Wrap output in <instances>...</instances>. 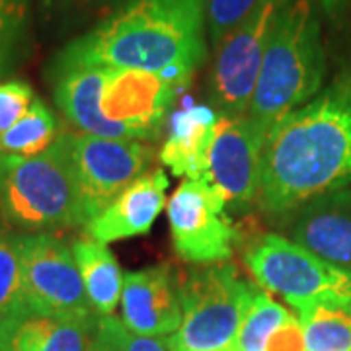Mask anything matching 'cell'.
<instances>
[{"mask_svg":"<svg viewBox=\"0 0 351 351\" xmlns=\"http://www.w3.org/2000/svg\"><path fill=\"white\" fill-rule=\"evenodd\" d=\"M57 141V119L41 100L36 98L24 117L0 133L2 156H36Z\"/></svg>","mask_w":351,"mask_h":351,"instance_id":"21","label":"cell"},{"mask_svg":"<svg viewBox=\"0 0 351 351\" xmlns=\"http://www.w3.org/2000/svg\"><path fill=\"white\" fill-rule=\"evenodd\" d=\"M254 285L230 263L191 269L178 285L182 326L170 336V351L228 350L239 334Z\"/></svg>","mask_w":351,"mask_h":351,"instance_id":"5","label":"cell"},{"mask_svg":"<svg viewBox=\"0 0 351 351\" xmlns=\"http://www.w3.org/2000/svg\"><path fill=\"white\" fill-rule=\"evenodd\" d=\"M24 306L18 237L0 232V318Z\"/></svg>","mask_w":351,"mask_h":351,"instance_id":"25","label":"cell"},{"mask_svg":"<svg viewBox=\"0 0 351 351\" xmlns=\"http://www.w3.org/2000/svg\"><path fill=\"white\" fill-rule=\"evenodd\" d=\"M293 314L283 304L271 299V295L254 289L250 304L242 318L239 334L232 341V351H265L269 338Z\"/></svg>","mask_w":351,"mask_h":351,"instance_id":"22","label":"cell"},{"mask_svg":"<svg viewBox=\"0 0 351 351\" xmlns=\"http://www.w3.org/2000/svg\"><path fill=\"white\" fill-rule=\"evenodd\" d=\"M226 201L209 182L184 180L168 201L174 250L197 265L226 262L239 232L226 217Z\"/></svg>","mask_w":351,"mask_h":351,"instance_id":"8","label":"cell"},{"mask_svg":"<svg viewBox=\"0 0 351 351\" xmlns=\"http://www.w3.org/2000/svg\"><path fill=\"white\" fill-rule=\"evenodd\" d=\"M121 322L145 338L172 336L180 330L182 304L168 265L123 274Z\"/></svg>","mask_w":351,"mask_h":351,"instance_id":"13","label":"cell"},{"mask_svg":"<svg viewBox=\"0 0 351 351\" xmlns=\"http://www.w3.org/2000/svg\"><path fill=\"white\" fill-rule=\"evenodd\" d=\"M279 4L281 0H260L215 47L211 92L223 115H246L248 112Z\"/></svg>","mask_w":351,"mask_h":351,"instance_id":"10","label":"cell"},{"mask_svg":"<svg viewBox=\"0 0 351 351\" xmlns=\"http://www.w3.org/2000/svg\"><path fill=\"white\" fill-rule=\"evenodd\" d=\"M32 0H0V78L24 59L29 43Z\"/></svg>","mask_w":351,"mask_h":351,"instance_id":"23","label":"cell"},{"mask_svg":"<svg viewBox=\"0 0 351 351\" xmlns=\"http://www.w3.org/2000/svg\"><path fill=\"white\" fill-rule=\"evenodd\" d=\"M244 260L254 279L267 293L283 297L299 316L322 299L351 293V274L279 234L252 242Z\"/></svg>","mask_w":351,"mask_h":351,"instance_id":"6","label":"cell"},{"mask_svg":"<svg viewBox=\"0 0 351 351\" xmlns=\"http://www.w3.org/2000/svg\"><path fill=\"white\" fill-rule=\"evenodd\" d=\"M351 188V71L277 121L265 135L258 203L289 215Z\"/></svg>","mask_w":351,"mask_h":351,"instance_id":"1","label":"cell"},{"mask_svg":"<svg viewBox=\"0 0 351 351\" xmlns=\"http://www.w3.org/2000/svg\"><path fill=\"white\" fill-rule=\"evenodd\" d=\"M322 4L332 16H346L351 20V0H322Z\"/></svg>","mask_w":351,"mask_h":351,"instance_id":"30","label":"cell"},{"mask_svg":"<svg viewBox=\"0 0 351 351\" xmlns=\"http://www.w3.org/2000/svg\"><path fill=\"white\" fill-rule=\"evenodd\" d=\"M24 306L39 313L94 320L96 313L88 301L73 248L47 234L18 237Z\"/></svg>","mask_w":351,"mask_h":351,"instance_id":"7","label":"cell"},{"mask_svg":"<svg viewBox=\"0 0 351 351\" xmlns=\"http://www.w3.org/2000/svg\"><path fill=\"white\" fill-rule=\"evenodd\" d=\"M299 320L306 351H351V293L318 301Z\"/></svg>","mask_w":351,"mask_h":351,"instance_id":"20","label":"cell"},{"mask_svg":"<svg viewBox=\"0 0 351 351\" xmlns=\"http://www.w3.org/2000/svg\"><path fill=\"white\" fill-rule=\"evenodd\" d=\"M34 101H36V94L29 84L22 80L0 82V133L18 123Z\"/></svg>","mask_w":351,"mask_h":351,"instance_id":"27","label":"cell"},{"mask_svg":"<svg viewBox=\"0 0 351 351\" xmlns=\"http://www.w3.org/2000/svg\"><path fill=\"white\" fill-rule=\"evenodd\" d=\"M0 211L24 230L86 223L66 135L36 156L0 158Z\"/></svg>","mask_w":351,"mask_h":351,"instance_id":"4","label":"cell"},{"mask_svg":"<svg viewBox=\"0 0 351 351\" xmlns=\"http://www.w3.org/2000/svg\"><path fill=\"white\" fill-rule=\"evenodd\" d=\"M110 2L113 0H39V6L57 20H78L108 6Z\"/></svg>","mask_w":351,"mask_h":351,"instance_id":"28","label":"cell"},{"mask_svg":"<svg viewBox=\"0 0 351 351\" xmlns=\"http://www.w3.org/2000/svg\"><path fill=\"white\" fill-rule=\"evenodd\" d=\"M71 248L96 316H112L123 289V274L115 256L108 244L94 239L76 240Z\"/></svg>","mask_w":351,"mask_h":351,"instance_id":"19","label":"cell"},{"mask_svg":"<svg viewBox=\"0 0 351 351\" xmlns=\"http://www.w3.org/2000/svg\"><path fill=\"white\" fill-rule=\"evenodd\" d=\"M96 318H63L22 306L0 318V351H86Z\"/></svg>","mask_w":351,"mask_h":351,"instance_id":"16","label":"cell"},{"mask_svg":"<svg viewBox=\"0 0 351 351\" xmlns=\"http://www.w3.org/2000/svg\"><path fill=\"white\" fill-rule=\"evenodd\" d=\"M66 143L86 223L100 215L131 182L145 174L152 160L151 147L135 138L82 133L66 135Z\"/></svg>","mask_w":351,"mask_h":351,"instance_id":"9","label":"cell"},{"mask_svg":"<svg viewBox=\"0 0 351 351\" xmlns=\"http://www.w3.org/2000/svg\"><path fill=\"white\" fill-rule=\"evenodd\" d=\"M86 351H170L168 339L145 338L127 330L117 316H98Z\"/></svg>","mask_w":351,"mask_h":351,"instance_id":"24","label":"cell"},{"mask_svg":"<svg viewBox=\"0 0 351 351\" xmlns=\"http://www.w3.org/2000/svg\"><path fill=\"white\" fill-rule=\"evenodd\" d=\"M326 51L316 0H281L246 115L269 131L320 92Z\"/></svg>","mask_w":351,"mask_h":351,"instance_id":"3","label":"cell"},{"mask_svg":"<svg viewBox=\"0 0 351 351\" xmlns=\"http://www.w3.org/2000/svg\"><path fill=\"white\" fill-rule=\"evenodd\" d=\"M289 239L351 274V188L320 195L295 209Z\"/></svg>","mask_w":351,"mask_h":351,"instance_id":"14","label":"cell"},{"mask_svg":"<svg viewBox=\"0 0 351 351\" xmlns=\"http://www.w3.org/2000/svg\"><path fill=\"white\" fill-rule=\"evenodd\" d=\"M260 0H207V29L217 47L258 6Z\"/></svg>","mask_w":351,"mask_h":351,"instance_id":"26","label":"cell"},{"mask_svg":"<svg viewBox=\"0 0 351 351\" xmlns=\"http://www.w3.org/2000/svg\"><path fill=\"white\" fill-rule=\"evenodd\" d=\"M221 351H232V350H230V348H228V350H221Z\"/></svg>","mask_w":351,"mask_h":351,"instance_id":"31","label":"cell"},{"mask_svg":"<svg viewBox=\"0 0 351 351\" xmlns=\"http://www.w3.org/2000/svg\"><path fill=\"white\" fill-rule=\"evenodd\" d=\"M180 88L172 80L147 71L106 69L101 115L115 125L125 127L131 138L156 137Z\"/></svg>","mask_w":351,"mask_h":351,"instance_id":"12","label":"cell"},{"mask_svg":"<svg viewBox=\"0 0 351 351\" xmlns=\"http://www.w3.org/2000/svg\"><path fill=\"white\" fill-rule=\"evenodd\" d=\"M265 351H306L301 320L291 316L283 326L277 328L267 341Z\"/></svg>","mask_w":351,"mask_h":351,"instance_id":"29","label":"cell"},{"mask_svg":"<svg viewBox=\"0 0 351 351\" xmlns=\"http://www.w3.org/2000/svg\"><path fill=\"white\" fill-rule=\"evenodd\" d=\"M168 176L160 168L138 176L100 215L84 225L88 239L110 244L147 234L168 201Z\"/></svg>","mask_w":351,"mask_h":351,"instance_id":"15","label":"cell"},{"mask_svg":"<svg viewBox=\"0 0 351 351\" xmlns=\"http://www.w3.org/2000/svg\"><path fill=\"white\" fill-rule=\"evenodd\" d=\"M106 66L55 61V101L64 117L82 133L131 138L125 127L108 121L100 110Z\"/></svg>","mask_w":351,"mask_h":351,"instance_id":"17","label":"cell"},{"mask_svg":"<svg viewBox=\"0 0 351 351\" xmlns=\"http://www.w3.org/2000/svg\"><path fill=\"white\" fill-rule=\"evenodd\" d=\"M207 0H123L57 61L137 69L184 86L207 57Z\"/></svg>","mask_w":351,"mask_h":351,"instance_id":"2","label":"cell"},{"mask_svg":"<svg viewBox=\"0 0 351 351\" xmlns=\"http://www.w3.org/2000/svg\"><path fill=\"white\" fill-rule=\"evenodd\" d=\"M267 131L248 115H223L209 151L207 182L221 191L226 207L246 209L258 199Z\"/></svg>","mask_w":351,"mask_h":351,"instance_id":"11","label":"cell"},{"mask_svg":"<svg viewBox=\"0 0 351 351\" xmlns=\"http://www.w3.org/2000/svg\"><path fill=\"white\" fill-rule=\"evenodd\" d=\"M221 113L209 106H191L172 115L170 135L160 151V160L176 176L207 182L209 151Z\"/></svg>","mask_w":351,"mask_h":351,"instance_id":"18","label":"cell"}]
</instances>
